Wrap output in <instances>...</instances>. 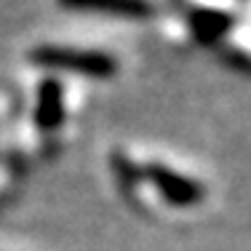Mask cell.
Returning a JSON list of instances; mask_svg holds the SVG:
<instances>
[{"label": "cell", "instance_id": "1", "mask_svg": "<svg viewBox=\"0 0 251 251\" xmlns=\"http://www.w3.org/2000/svg\"><path fill=\"white\" fill-rule=\"evenodd\" d=\"M29 59L43 67L67 70V73L88 75V77H110L118 70L115 56L104 51H83V49H62V46H38L29 51Z\"/></svg>", "mask_w": 251, "mask_h": 251}, {"label": "cell", "instance_id": "2", "mask_svg": "<svg viewBox=\"0 0 251 251\" xmlns=\"http://www.w3.org/2000/svg\"><path fill=\"white\" fill-rule=\"evenodd\" d=\"M147 179L163 193L166 201L176 203V206H193V203H198L203 198L201 182L179 174V171L169 169V166H160V163L147 166Z\"/></svg>", "mask_w": 251, "mask_h": 251}, {"label": "cell", "instance_id": "3", "mask_svg": "<svg viewBox=\"0 0 251 251\" xmlns=\"http://www.w3.org/2000/svg\"><path fill=\"white\" fill-rule=\"evenodd\" d=\"M73 8H97V11H110V14H123V16H147L152 14L150 0H62Z\"/></svg>", "mask_w": 251, "mask_h": 251}, {"label": "cell", "instance_id": "4", "mask_svg": "<svg viewBox=\"0 0 251 251\" xmlns=\"http://www.w3.org/2000/svg\"><path fill=\"white\" fill-rule=\"evenodd\" d=\"M62 91L56 80H46L40 86V104H38V123L43 128H53L62 123Z\"/></svg>", "mask_w": 251, "mask_h": 251}]
</instances>
